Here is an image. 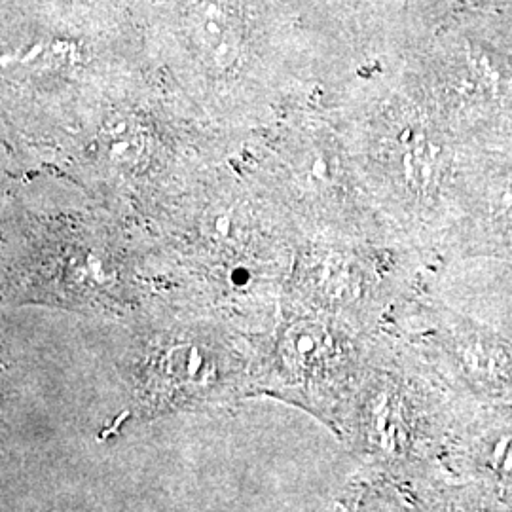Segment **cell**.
Listing matches in <instances>:
<instances>
[{
	"mask_svg": "<svg viewBox=\"0 0 512 512\" xmlns=\"http://www.w3.org/2000/svg\"><path fill=\"white\" fill-rule=\"evenodd\" d=\"M202 368V355L194 348H177L165 357V372L171 376H196Z\"/></svg>",
	"mask_w": 512,
	"mask_h": 512,
	"instance_id": "cell-1",
	"label": "cell"
}]
</instances>
